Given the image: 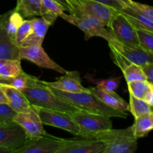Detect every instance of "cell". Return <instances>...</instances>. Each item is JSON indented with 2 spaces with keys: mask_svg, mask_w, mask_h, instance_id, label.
<instances>
[{
  "mask_svg": "<svg viewBox=\"0 0 153 153\" xmlns=\"http://www.w3.org/2000/svg\"><path fill=\"white\" fill-rule=\"evenodd\" d=\"M22 92L34 107L59 111L72 115L79 110L55 95L44 81L31 75L28 76V85Z\"/></svg>",
  "mask_w": 153,
  "mask_h": 153,
  "instance_id": "1",
  "label": "cell"
},
{
  "mask_svg": "<svg viewBox=\"0 0 153 153\" xmlns=\"http://www.w3.org/2000/svg\"><path fill=\"white\" fill-rule=\"evenodd\" d=\"M52 92L79 110L85 111L98 114L105 115L110 117L126 118L128 114L123 111L109 107L91 92L68 93L50 88Z\"/></svg>",
  "mask_w": 153,
  "mask_h": 153,
  "instance_id": "2",
  "label": "cell"
},
{
  "mask_svg": "<svg viewBox=\"0 0 153 153\" xmlns=\"http://www.w3.org/2000/svg\"><path fill=\"white\" fill-rule=\"evenodd\" d=\"M82 137L94 138L105 143L104 153H133L137 148V139L134 135L132 126L123 129L111 128Z\"/></svg>",
  "mask_w": 153,
  "mask_h": 153,
  "instance_id": "3",
  "label": "cell"
},
{
  "mask_svg": "<svg viewBox=\"0 0 153 153\" xmlns=\"http://www.w3.org/2000/svg\"><path fill=\"white\" fill-rule=\"evenodd\" d=\"M70 7V13L75 10L91 15L100 19L105 26H108L111 19L120 10L97 0H66Z\"/></svg>",
  "mask_w": 153,
  "mask_h": 153,
  "instance_id": "4",
  "label": "cell"
},
{
  "mask_svg": "<svg viewBox=\"0 0 153 153\" xmlns=\"http://www.w3.org/2000/svg\"><path fill=\"white\" fill-rule=\"evenodd\" d=\"M73 117L80 129V134L78 136L109 129L113 126L111 117L105 115L79 110L73 114Z\"/></svg>",
  "mask_w": 153,
  "mask_h": 153,
  "instance_id": "5",
  "label": "cell"
},
{
  "mask_svg": "<svg viewBox=\"0 0 153 153\" xmlns=\"http://www.w3.org/2000/svg\"><path fill=\"white\" fill-rule=\"evenodd\" d=\"M34 108L38 114L43 124L65 130L73 135L78 136L80 134L79 126L70 114L38 107H34Z\"/></svg>",
  "mask_w": 153,
  "mask_h": 153,
  "instance_id": "6",
  "label": "cell"
},
{
  "mask_svg": "<svg viewBox=\"0 0 153 153\" xmlns=\"http://www.w3.org/2000/svg\"><path fill=\"white\" fill-rule=\"evenodd\" d=\"M66 142V139L45 133L41 136L29 137L23 146L15 153H58Z\"/></svg>",
  "mask_w": 153,
  "mask_h": 153,
  "instance_id": "7",
  "label": "cell"
},
{
  "mask_svg": "<svg viewBox=\"0 0 153 153\" xmlns=\"http://www.w3.org/2000/svg\"><path fill=\"white\" fill-rule=\"evenodd\" d=\"M108 28L113 38L120 43L133 46L139 45L137 29L120 11L111 19Z\"/></svg>",
  "mask_w": 153,
  "mask_h": 153,
  "instance_id": "8",
  "label": "cell"
},
{
  "mask_svg": "<svg viewBox=\"0 0 153 153\" xmlns=\"http://www.w3.org/2000/svg\"><path fill=\"white\" fill-rule=\"evenodd\" d=\"M26 134L22 127L13 120L0 122V146L10 149L13 153L26 141Z\"/></svg>",
  "mask_w": 153,
  "mask_h": 153,
  "instance_id": "9",
  "label": "cell"
},
{
  "mask_svg": "<svg viewBox=\"0 0 153 153\" xmlns=\"http://www.w3.org/2000/svg\"><path fill=\"white\" fill-rule=\"evenodd\" d=\"M109 48L114 49L125 57L130 63L144 67L153 63V53L142 48L140 45L133 46L120 43L116 39L108 40Z\"/></svg>",
  "mask_w": 153,
  "mask_h": 153,
  "instance_id": "10",
  "label": "cell"
},
{
  "mask_svg": "<svg viewBox=\"0 0 153 153\" xmlns=\"http://www.w3.org/2000/svg\"><path fill=\"white\" fill-rule=\"evenodd\" d=\"M19 58L21 60H28L41 68L55 70L61 74H64L67 72V70H64L63 67L55 63L53 60L51 59L50 57L43 49L42 45L20 47L19 48Z\"/></svg>",
  "mask_w": 153,
  "mask_h": 153,
  "instance_id": "11",
  "label": "cell"
},
{
  "mask_svg": "<svg viewBox=\"0 0 153 153\" xmlns=\"http://www.w3.org/2000/svg\"><path fill=\"white\" fill-rule=\"evenodd\" d=\"M106 145L101 140L76 136L66 139L64 146L58 153H104Z\"/></svg>",
  "mask_w": 153,
  "mask_h": 153,
  "instance_id": "12",
  "label": "cell"
},
{
  "mask_svg": "<svg viewBox=\"0 0 153 153\" xmlns=\"http://www.w3.org/2000/svg\"><path fill=\"white\" fill-rule=\"evenodd\" d=\"M13 120L22 127L27 138L38 137L46 133L43 126V123L34 107L29 111L17 113Z\"/></svg>",
  "mask_w": 153,
  "mask_h": 153,
  "instance_id": "13",
  "label": "cell"
},
{
  "mask_svg": "<svg viewBox=\"0 0 153 153\" xmlns=\"http://www.w3.org/2000/svg\"><path fill=\"white\" fill-rule=\"evenodd\" d=\"M50 88L68 93L91 92V89L82 85L80 73L76 70L67 71L61 77L58 78L55 82H44Z\"/></svg>",
  "mask_w": 153,
  "mask_h": 153,
  "instance_id": "14",
  "label": "cell"
},
{
  "mask_svg": "<svg viewBox=\"0 0 153 153\" xmlns=\"http://www.w3.org/2000/svg\"><path fill=\"white\" fill-rule=\"evenodd\" d=\"M60 16L67 22L76 25L79 29L82 30L85 33V39L86 40H89L90 38L93 37H101L104 38L105 40H107V41L113 38L112 34H111L109 30L106 28V27L97 28V27L93 26L92 25L88 23L85 21H84L83 19H80L77 16H73L70 13L67 14L64 12H63Z\"/></svg>",
  "mask_w": 153,
  "mask_h": 153,
  "instance_id": "15",
  "label": "cell"
},
{
  "mask_svg": "<svg viewBox=\"0 0 153 153\" xmlns=\"http://www.w3.org/2000/svg\"><path fill=\"white\" fill-rule=\"evenodd\" d=\"M0 85L5 93L8 100V105L16 113L27 112L32 109V105L30 104L26 97L22 91L15 89L13 87L5 84L1 83Z\"/></svg>",
  "mask_w": 153,
  "mask_h": 153,
  "instance_id": "16",
  "label": "cell"
},
{
  "mask_svg": "<svg viewBox=\"0 0 153 153\" xmlns=\"http://www.w3.org/2000/svg\"><path fill=\"white\" fill-rule=\"evenodd\" d=\"M120 12L136 29L153 32V22L137 8L133 6L127 5L123 7Z\"/></svg>",
  "mask_w": 153,
  "mask_h": 153,
  "instance_id": "17",
  "label": "cell"
},
{
  "mask_svg": "<svg viewBox=\"0 0 153 153\" xmlns=\"http://www.w3.org/2000/svg\"><path fill=\"white\" fill-rule=\"evenodd\" d=\"M32 29L28 37L22 42L21 47L42 45L46 32L50 25L43 18H34L31 19Z\"/></svg>",
  "mask_w": 153,
  "mask_h": 153,
  "instance_id": "18",
  "label": "cell"
},
{
  "mask_svg": "<svg viewBox=\"0 0 153 153\" xmlns=\"http://www.w3.org/2000/svg\"><path fill=\"white\" fill-rule=\"evenodd\" d=\"M91 91L97 98L109 107L118 110L128 111H129V105L122 97H120L115 91H109L102 90L97 87L91 88Z\"/></svg>",
  "mask_w": 153,
  "mask_h": 153,
  "instance_id": "19",
  "label": "cell"
},
{
  "mask_svg": "<svg viewBox=\"0 0 153 153\" xmlns=\"http://www.w3.org/2000/svg\"><path fill=\"white\" fill-rule=\"evenodd\" d=\"M4 24L0 27V61L4 59L21 60L19 58V47L10 40L6 32Z\"/></svg>",
  "mask_w": 153,
  "mask_h": 153,
  "instance_id": "20",
  "label": "cell"
},
{
  "mask_svg": "<svg viewBox=\"0 0 153 153\" xmlns=\"http://www.w3.org/2000/svg\"><path fill=\"white\" fill-rule=\"evenodd\" d=\"M64 10L63 5L55 0H42L40 16L51 26Z\"/></svg>",
  "mask_w": 153,
  "mask_h": 153,
  "instance_id": "21",
  "label": "cell"
},
{
  "mask_svg": "<svg viewBox=\"0 0 153 153\" xmlns=\"http://www.w3.org/2000/svg\"><path fill=\"white\" fill-rule=\"evenodd\" d=\"M42 0H17L15 11L23 18L40 16Z\"/></svg>",
  "mask_w": 153,
  "mask_h": 153,
  "instance_id": "22",
  "label": "cell"
},
{
  "mask_svg": "<svg viewBox=\"0 0 153 153\" xmlns=\"http://www.w3.org/2000/svg\"><path fill=\"white\" fill-rule=\"evenodd\" d=\"M132 127L134 135L137 139L147 135L153 130V111L134 118V123Z\"/></svg>",
  "mask_w": 153,
  "mask_h": 153,
  "instance_id": "23",
  "label": "cell"
},
{
  "mask_svg": "<svg viewBox=\"0 0 153 153\" xmlns=\"http://www.w3.org/2000/svg\"><path fill=\"white\" fill-rule=\"evenodd\" d=\"M21 60L4 59L0 61V78L2 79H11L22 73Z\"/></svg>",
  "mask_w": 153,
  "mask_h": 153,
  "instance_id": "24",
  "label": "cell"
},
{
  "mask_svg": "<svg viewBox=\"0 0 153 153\" xmlns=\"http://www.w3.org/2000/svg\"><path fill=\"white\" fill-rule=\"evenodd\" d=\"M129 111L132 114L134 118L149 114L153 111V107L149 105L144 100L136 98L129 94Z\"/></svg>",
  "mask_w": 153,
  "mask_h": 153,
  "instance_id": "25",
  "label": "cell"
},
{
  "mask_svg": "<svg viewBox=\"0 0 153 153\" xmlns=\"http://www.w3.org/2000/svg\"><path fill=\"white\" fill-rule=\"evenodd\" d=\"M23 21L24 18L18 12L15 11L14 9H13L12 13L9 15L5 24H4V28H5L7 34L8 35L9 38L11 40L12 43H14V44L16 31H17L18 28Z\"/></svg>",
  "mask_w": 153,
  "mask_h": 153,
  "instance_id": "26",
  "label": "cell"
},
{
  "mask_svg": "<svg viewBox=\"0 0 153 153\" xmlns=\"http://www.w3.org/2000/svg\"><path fill=\"white\" fill-rule=\"evenodd\" d=\"M86 79H88L92 83L95 84L97 88H101L102 90L109 91H115L118 88L121 82V76H116V77H110L108 79H97L91 76H86Z\"/></svg>",
  "mask_w": 153,
  "mask_h": 153,
  "instance_id": "27",
  "label": "cell"
},
{
  "mask_svg": "<svg viewBox=\"0 0 153 153\" xmlns=\"http://www.w3.org/2000/svg\"><path fill=\"white\" fill-rule=\"evenodd\" d=\"M122 71L127 83L134 81L147 80L143 68L135 64L131 63Z\"/></svg>",
  "mask_w": 153,
  "mask_h": 153,
  "instance_id": "28",
  "label": "cell"
},
{
  "mask_svg": "<svg viewBox=\"0 0 153 153\" xmlns=\"http://www.w3.org/2000/svg\"><path fill=\"white\" fill-rule=\"evenodd\" d=\"M127 85H128L129 94L136 98L142 100L146 91L149 90L151 82L148 80H140L128 82Z\"/></svg>",
  "mask_w": 153,
  "mask_h": 153,
  "instance_id": "29",
  "label": "cell"
},
{
  "mask_svg": "<svg viewBox=\"0 0 153 153\" xmlns=\"http://www.w3.org/2000/svg\"><path fill=\"white\" fill-rule=\"evenodd\" d=\"M31 29H32L31 20H25L24 19V21L21 24L20 26L19 27L17 31H16L14 42L15 45L20 48L22 42L28 37V34L31 33Z\"/></svg>",
  "mask_w": 153,
  "mask_h": 153,
  "instance_id": "30",
  "label": "cell"
},
{
  "mask_svg": "<svg viewBox=\"0 0 153 153\" xmlns=\"http://www.w3.org/2000/svg\"><path fill=\"white\" fill-rule=\"evenodd\" d=\"M139 45L146 50L153 53V32L145 30L137 29Z\"/></svg>",
  "mask_w": 153,
  "mask_h": 153,
  "instance_id": "31",
  "label": "cell"
},
{
  "mask_svg": "<svg viewBox=\"0 0 153 153\" xmlns=\"http://www.w3.org/2000/svg\"><path fill=\"white\" fill-rule=\"evenodd\" d=\"M28 76H29V75L27 74V73H25V72L23 71L19 75L16 76V77L7 79L5 85H10V86L13 87L15 89L22 91V90L25 89L27 87V85H28Z\"/></svg>",
  "mask_w": 153,
  "mask_h": 153,
  "instance_id": "32",
  "label": "cell"
},
{
  "mask_svg": "<svg viewBox=\"0 0 153 153\" xmlns=\"http://www.w3.org/2000/svg\"><path fill=\"white\" fill-rule=\"evenodd\" d=\"M16 114L8 104L0 103V122L13 120Z\"/></svg>",
  "mask_w": 153,
  "mask_h": 153,
  "instance_id": "33",
  "label": "cell"
},
{
  "mask_svg": "<svg viewBox=\"0 0 153 153\" xmlns=\"http://www.w3.org/2000/svg\"><path fill=\"white\" fill-rule=\"evenodd\" d=\"M111 49V58L113 61L114 62V64L116 65H117L121 69V70H123L128 64H130L131 63L126 59L124 56H123L120 53H119L118 52H117L114 49Z\"/></svg>",
  "mask_w": 153,
  "mask_h": 153,
  "instance_id": "34",
  "label": "cell"
},
{
  "mask_svg": "<svg viewBox=\"0 0 153 153\" xmlns=\"http://www.w3.org/2000/svg\"><path fill=\"white\" fill-rule=\"evenodd\" d=\"M129 5L133 6V7H136L138 10H140V11L143 12L144 14H146L149 19L153 22V7L152 6L148 5L146 4H142V3L137 2V1H131Z\"/></svg>",
  "mask_w": 153,
  "mask_h": 153,
  "instance_id": "35",
  "label": "cell"
},
{
  "mask_svg": "<svg viewBox=\"0 0 153 153\" xmlns=\"http://www.w3.org/2000/svg\"><path fill=\"white\" fill-rule=\"evenodd\" d=\"M142 100H144L149 105L153 107V83H152V82H151V85L149 87V90L146 91Z\"/></svg>",
  "mask_w": 153,
  "mask_h": 153,
  "instance_id": "36",
  "label": "cell"
},
{
  "mask_svg": "<svg viewBox=\"0 0 153 153\" xmlns=\"http://www.w3.org/2000/svg\"><path fill=\"white\" fill-rule=\"evenodd\" d=\"M143 72L146 76V79L149 82L153 83V63L152 64H148V65L142 67Z\"/></svg>",
  "mask_w": 153,
  "mask_h": 153,
  "instance_id": "37",
  "label": "cell"
},
{
  "mask_svg": "<svg viewBox=\"0 0 153 153\" xmlns=\"http://www.w3.org/2000/svg\"><path fill=\"white\" fill-rule=\"evenodd\" d=\"M97 1H99L100 2H102L104 4H108V5L111 6V7H114V8H116L118 10H121L123 8V6L119 2L115 1V0H97Z\"/></svg>",
  "mask_w": 153,
  "mask_h": 153,
  "instance_id": "38",
  "label": "cell"
},
{
  "mask_svg": "<svg viewBox=\"0 0 153 153\" xmlns=\"http://www.w3.org/2000/svg\"><path fill=\"white\" fill-rule=\"evenodd\" d=\"M13 10V9H12V10H10L9 11L6 12V13H2V14H0V27H1L4 23H5L7 18H8L9 15L12 13Z\"/></svg>",
  "mask_w": 153,
  "mask_h": 153,
  "instance_id": "39",
  "label": "cell"
},
{
  "mask_svg": "<svg viewBox=\"0 0 153 153\" xmlns=\"http://www.w3.org/2000/svg\"><path fill=\"white\" fill-rule=\"evenodd\" d=\"M0 103H1V104H8V100H7L5 93L3 91L1 85H0Z\"/></svg>",
  "mask_w": 153,
  "mask_h": 153,
  "instance_id": "40",
  "label": "cell"
},
{
  "mask_svg": "<svg viewBox=\"0 0 153 153\" xmlns=\"http://www.w3.org/2000/svg\"><path fill=\"white\" fill-rule=\"evenodd\" d=\"M55 1H57L58 2H59L60 4H61V5H63V7H64V9H65L66 11H68L69 13H70V5H69V4L67 3V1H66V0H55Z\"/></svg>",
  "mask_w": 153,
  "mask_h": 153,
  "instance_id": "41",
  "label": "cell"
},
{
  "mask_svg": "<svg viewBox=\"0 0 153 153\" xmlns=\"http://www.w3.org/2000/svg\"><path fill=\"white\" fill-rule=\"evenodd\" d=\"M115 1L119 2L120 4L123 6V7H125V6L129 5L130 3H131V1H132V0H115Z\"/></svg>",
  "mask_w": 153,
  "mask_h": 153,
  "instance_id": "42",
  "label": "cell"
},
{
  "mask_svg": "<svg viewBox=\"0 0 153 153\" xmlns=\"http://www.w3.org/2000/svg\"><path fill=\"white\" fill-rule=\"evenodd\" d=\"M0 153H13V152L7 148L0 146Z\"/></svg>",
  "mask_w": 153,
  "mask_h": 153,
  "instance_id": "43",
  "label": "cell"
},
{
  "mask_svg": "<svg viewBox=\"0 0 153 153\" xmlns=\"http://www.w3.org/2000/svg\"><path fill=\"white\" fill-rule=\"evenodd\" d=\"M7 80H5V79H1V78H0V84H6V82H7Z\"/></svg>",
  "mask_w": 153,
  "mask_h": 153,
  "instance_id": "44",
  "label": "cell"
}]
</instances>
